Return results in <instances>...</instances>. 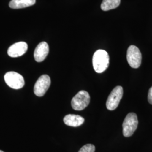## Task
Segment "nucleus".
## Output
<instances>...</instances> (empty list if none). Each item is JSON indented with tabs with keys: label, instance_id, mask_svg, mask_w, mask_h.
<instances>
[{
	"label": "nucleus",
	"instance_id": "1",
	"mask_svg": "<svg viewBox=\"0 0 152 152\" xmlns=\"http://www.w3.org/2000/svg\"><path fill=\"white\" fill-rule=\"evenodd\" d=\"M109 64V56L104 50H98L93 55L92 65L95 71L100 73L105 71Z\"/></svg>",
	"mask_w": 152,
	"mask_h": 152
},
{
	"label": "nucleus",
	"instance_id": "2",
	"mask_svg": "<svg viewBox=\"0 0 152 152\" xmlns=\"http://www.w3.org/2000/svg\"><path fill=\"white\" fill-rule=\"evenodd\" d=\"M90 102V96L86 91L81 90L73 98L71 102L72 108L76 110H82L86 108Z\"/></svg>",
	"mask_w": 152,
	"mask_h": 152
},
{
	"label": "nucleus",
	"instance_id": "3",
	"mask_svg": "<svg viewBox=\"0 0 152 152\" xmlns=\"http://www.w3.org/2000/svg\"><path fill=\"white\" fill-rule=\"evenodd\" d=\"M138 120L137 115L135 113H129L126 115L122 124L124 136H132L136 130Z\"/></svg>",
	"mask_w": 152,
	"mask_h": 152
},
{
	"label": "nucleus",
	"instance_id": "4",
	"mask_svg": "<svg viewBox=\"0 0 152 152\" xmlns=\"http://www.w3.org/2000/svg\"><path fill=\"white\" fill-rule=\"evenodd\" d=\"M123 88L121 86H116L112 91L106 103V106L108 110H113L118 107L123 96Z\"/></svg>",
	"mask_w": 152,
	"mask_h": 152
},
{
	"label": "nucleus",
	"instance_id": "5",
	"mask_svg": "<svg viewBox=\"0 0 152 152\" xmlns=\"http://www.w3.org/2000/svg\"><path fill=\"white\" fill-rule=\"evenodd\" d=\"M6 84L13 89H20L24 85L23 77L15 72H7L4 76Z\"/></svg>",
	"mask_w": 152,
	"mask_h": 152
},
{
	"label": "nucleus",
	"instance_id": "6",
	"mask_svg": "<svg viewBox=\"0 0 152 152\" xmlns=\"http://www.w3.org/2000/svg\"><path fill=\"white\" fill-rule=\"evenodd\" d=\"M126 57L131 67L137 68L141 65V52L136 46L131 45L128 48Z\"/></svg>",
	"mask_w": 152,
	"mask_h": 152
},
{
	"label": "nucleus",
	"instance_id": "7",
	"mask_svg": "<svg viewBox=\"0 0 152 152\" xmlns=\"http://www.w3.org/2000/svg\"><path fill=\"white\" fill-rule=\"evenodd\" d=\"M51 85V80L48 75H44L39 77L34 86V93L37 96H43Z\"/></svg>",
	"mask_w": 152,
	"mask_h": 152
},
{
	"label": "nucleus",
	"instance_id": "8",
	"mask_svg": "<svg viewBox=\"0 0 152 152\" xmlns=\"http://www.w3.org/2000/svg\"><path fill=\"white\" fill-rule=\"evenodd\" d=\"M28 50V45L25 42H19L12 45L7 50V54L12 58L21 56Z\"/></svg>",
	"mask_w": 152,
	"mask_h": 152
},
{
	"label": "nucleus",
	"instance_id": "9",
	"mask_svg": "<svg viewBox=\"0 0 152 152\" xmlns=\"http://www.w3.org/2000/svg\"><path fill=\"white\" fill-rule=\"evenodd\" d=\"M49 47L46 42H42L38 44L34 52V59L37 62L43 61L49 54Z\"/></svg>",
	"mask_w": 152,
	"mask_h": 152
},
{
	"label": "nucleus",
	"instance_id": "10",
	"mask_svg": "<svg viewBox=\"0 0 152 152\" xmlns=\"http://www.w3.org/2000/svg\"><path fill=\"white\" fill-rule=\"evenodd\" d=\"M65 125L72 127H78L82 125L84 122V118L76 114H68L65 115L63 119Z\"/></svg>",
	"mask_w": 152,
	"mask_h": 152
},
{
	"label": "nucleus",
	"instance_id": "11",
	"mask_svg": "<svg viewBox=\"0 0 152 152\" xmlns=\"http://www.w3.org/2000/svg\"><path fill=\"white\" fill-rule=\"evenodd\" d=\"M35 3L36 0H11L9 6L11 9H18L31 6Z\"/></svg>",
	"mask_w": 152,
	"mask_h": 152
},
{
	"label": "nucleus",
	"instance_id": "12",
	"mask_svg": "<svg viewBox=\"0 0 152 152\" xmlns=\"http://www.w3.org/2000/svg\"><path fill=\"white\" fill-rule=\"evenodd\" d=\"M121 0H103L101 9L103 11H108L115 9L120 5Z\"/></svg>",
	"mask_w": 152,
	"mask_h": 152
},
{
	"label": "nucleus",
	"instance_id": "13",
	"mask_svg": "<svg viewBox=\"0 0 152 152\" xmlns=\"http://www.w3.org/2000/svg\"><path fill=\"white\" fill-rule=\"evenodd\" d=\"M95 147L92 144H86L82 147L78 152H95Z\"/></svg>",
	"mask_w": 152,
	"mask_h": 152
},
{
	"label": "nucleus",
	"instance_id": "14",
	"mask_svg": "<svg viewBox=\"0 0 152 152\" xmlns=\"http://www.w3.org/2000/svg\"><path fill=\"white\" fill-rule=\"evenodd\" d=\"M148 102L151 104H152V87L150 88L148 92Z\"/></svg>",
	"mask_w": 152,
	"mask_h": 152
},
{
	"label": "nucleus",
	"instance_id": "15",
	"mask_svg": "<svg viewBox=\"0 0 152 152\" xmlns=\"http://www.w3.org/2000/svg\"><path fill=\"white\" fill-rule=\"evenodd\" d=\"M0 152H3V151H1V150H0Z\"/></svg>",
	"mask_w": 152,
	"mask_h": 152
}]
</instances>
